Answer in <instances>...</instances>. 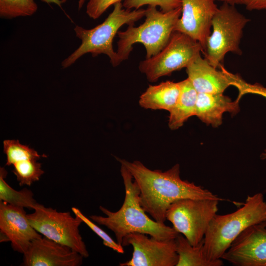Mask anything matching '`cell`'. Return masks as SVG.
<instances>
[{"instance_id":"cell-2","label":"cell","mask_w":266,"mask_h":266,"mask_svg":"<svg viewBox=\"0 0 266 266\" xmlns=\"http://www.w3.org/2000/svg\"><path fill=\"white\" fill-rule=\"evenodd\" d=\"M120 172L125 190L121 207L112 212L100 206V209L106 217L91 215V220L112 231L120 245L125 236L133 233L149 234L159 240L175 238L179 233L173 227L159 223L147 215L140 202L139 188L131 173L121 164Z\"/></svg>"},{"instance_id":"cell-22","label":"cell","mask_w":266,"mask_h":266,"mask_svg":"<svg viewBox=\"0 0 266 266\" xmlns=\"http://www.w3.org/2000/svg\"><path fill=\"white\" fill-rule=\"evenodd\" d=\"M3 152L6 156V165L9 166L27 159L39 160L45 155L38 154L34 149L28 145L22 144L18 140H4L3 142Z\"/></svg>"},{"instance_id":"cell-19","label":"cell","mask_w":266,"mask_h":266,"mask_svg":"<svg viewBox=\"0 0 266 266\" xmlns=\"http://www.w3.org/2000/svg\"><path fill=\"white\" fill-rule=\"evenodd\" d=\"M178 261L176 266H222V259L211 261L207 259L204 251V239L198 245L190 244L181 233L175 238Z\"/></svg>"},{"instance_id":"cell-9","label":"cell","mask_w":266,"mask_h":266,"mask_svg":"<svg viewBox=\"0 0 266 266\" xmlns=\"http://www.w3.org/2000/svg\"><path fill=\"white\" fill-rule=\"evenodd\" d=\"M34 212L27 214L33 228L42 236L66 245L81 255L89 256L85 244L79 233L82 220L77 215L73 217L69 212H59L38 203Z\"/></svg>"},{"instance_id":"cell-20","label":"cell","mask_w":266,"mask_h":266,"mask_svg":"<svg viewBox=\"0 0 266 266\" xmlns=\"http://www.w3.org/2000/svg\"><path fill=\"white\" fill-rule=\"evenodd\" d=\"M7 171L4 167L0 168V201L12 205L33 210L37 202L33 198V192L27 188L17 191L5 181Z\"/></svg>"},{"instance_id":"cell-16","label":"cell","mask_w":266,"mask_h":266,"mask_svg":"<svg viewBox=\"0 0 266 266\" xmlns=\"http://www.w3.org/2000/svg\"><path fill=\"white\" fill-rule=\"evenodd\" d=\"M239 111V101H232L223 93H198L195 116L213 127L220 126L225 112L236 114Z\"/></svg>"},{"instance_id":"cell-5","label":"cell","mask_w":266,"mask_h":266,"mask_svg":"<svg viewBox=\"0 0 266 266\" xmlns=\"http://www.w3.org/2000/svg\"><path fill=\"white\" fill-rule=\"evenodd\" d=\"M182 7L164 12L156 7L146 9L144 22L138 27L129 25L124 31H118L117 54L120 64L127 60L133 46L140 43L144 46L146 59L158 54L167 44L175 32L176 23L181 16Z\"/></svg>"},{"instance_id":"cell-30","label":"cell","mask_w":266,"mask_h":266,"mask_svg":"<svg viewBox=\"0 0 266 266\" xmlns=\"http://www.w3.org/2000/svg\"><path fill=\"white\" fill-rule=\"evenodd\" d=\"M41 1L48 4H55L60 7H62V4L66 2V0H40Z\"/></svg>"},{"instance_id":"cell-26","label":"cell","mask_w":266,"mask_h":266,"mask_svg":"<svg viewBox=\"0 0 266 266\" xmlns=\"http://www.w3.org/2000/svg\"><path fill=\"white\" fill-rule=\"evenodd\" d=\"M72 211L75 215L78 216L96 234L101 238L103 244L116 251L119 253L123 254L124 252L123 246L115 241L105 232L102 230L93 222L86 217L78 208L72 207Z\"/></svg>"},{"instance_id":"cell-6","label":"cell","mask_w":266,"mask_h":266,"mask_svg":"<svg viewBox=\"0 0 266 266\" xmlns=\"http://www.w3.org/2000/svg\"><path fill=\"white\" fill-rule=\"evenodd\" d=\"M249 21L233 5L223 3L218 7L212 20V30L204 50L205 58L212 66L220 67L228 53L242 54L240 43L243 29Z\"/></svg>"},{"instance_id":"cell-3","label":"cell","mask_w":266,"mask_h":266,"mask_svg":"<svg viewBox=\"0 0 266 266\" xmlns=\"http://www.w3.org/2000/svg\"><path fill=\"white\" fill-rule=\"evenodd\" d=\"M266 222V201L261 193L248 196L242 206L224 215L216 214L204 237V251L211 261L222 259L233 240L249 227Z\"/></svg>"},{"instance_id":"cell-14","label":"cell","mask_w":266,"mask_h":266,"mask_svg":"<svg viewBox=\"0 0 266 266\" xmlns=\"http://www.w3.org/2000/svg\"><path fill=\"white\" fill-rule=\"evenodd\" d=\"M24 266H78L83 256L70 247L45 236L34 239L23 254Z\"/></svg>"},{"instance_id":"cell-15","label":"cell","mask_w":266,"mask_h":266,"mask_svg":"<svg viewBox=\"0 0 266 266\" xmlns=\"http://www.w3.org/2000/svg\"><path fill=\"white\" fill-rule=\"evenodd\" d=\"M212 66L204 57L198 55L186 68L188 78L198 93H223L231 86L226 69Z\"/></svg>"},{"instance_id":"cell-7","label":"cell","mask_w":266,"mask_h":266,"mask_svg":"<svg viewBox=\"0 0 266 266\" xmlns=\"http://www.w3.org/2000/svg\"><path fill=\"white\" fill-rule=\"evenodd\" d=\"M219 201L211 199H180L169 206L166 219L177 233L196 246L203 239L211 221L217 214Z\"/></svg>"},{"instance_id":"cell-21","label":"cell","mask_w":266,"mask_h":266,"mask_svg":"<svg viewBox=\"0 0 266 266\" xmlns=\"http://www.w3.org/2000/svg\"><path fill=\"white\" fill-rule=\"evenodd\" d=\"M38 9L34 0H0V17L12 19L30 16Z\"/></svg>"},{"instance_id":"cell-24","label":"cell","mask_w":266,"mask_h":266,"mask_svg":"<svg viewBox=\"0 0 266 266\" xmlns=\"http://www.w3.org/2000/svg\"><path fill=\"white\" fill-rule=\"evenodd\" d=\"M226 73L230 79L231 86H234L238 90V95L236 99L238 101L242 96L248 94L258 95L266 98V87L258 83H248L238 74H233L227 70Z\"/></svg>"},{"instance_id":"cell-28","label":"cell","mask_w":266,"mask_h":266,"mask_svg":"<svg viewBox=\"0 0 266 266\" xmlns=\"http://www.w3.org/2000/svg\"><path fill=\"white\" fill-rule=\"evenodd\" d=\"M244 5L248 10H266V0H246Z\"/></svg>"},{"instance_id":"cell-23","label":"cell","mask_w":266,"mask_h":266,"mask_svg":"<svg viewBox=\"0 0 266 266\" xmlns=\"http://www.w3.org/2000/svg\"><path fill=\"white\" fill-rule=\"evenodd\" d=\"M37 160L27 159L18 162L13 165L12 171L17 178L20 186H31L34 182L39 180L44 173L41 164Z\"/></svg>"},{"instance_id":"cell-27","label":"cell","mask_w":266,"mask_h":266,"mask_svg":"<svg viewBox=\"0 0 266 266\" xmlns=\"http://www.w3.org/2000/svg\"><path fill=\"white\" fill-rule=\"evenodd\" d=\"M122 0H88L86 13L91 18H99L110 6Z\"/></svg>"},{"instance_id":"cell-8","label":"cell","mask_w":266,"mask_h":266,"mask_svg":"<svg viewBox=\"0 0 266 266\" xmlns=\"http://www.w3.org/2000/svg\"><path fill=\"white\" fill-rule=\"evenodd\" d=\"M203 48L188 35L175 31L167 44L158 54L139 63L138 68L151 82L186 68Z\"/></svg>"},{"instance_id":"cell-31","label":"cell","mask_w":266,"mask_h":266,"mask_svg":"<svg viewBox=\"0 0 266 266\" xmlns=\"http://www.w3.org/2000/svg\"><path fill=\"white\" fill-rule=\"evenodd\" d=\"M87 0H78V7L79 10L82 8L83 5Z\"/></svg>"},{"instance_id":"cell-18","label":"cell","mask_w":266,"mask_h":266,"mask_svg":"<svg viewBox=\"0 0 266 266\" xmlns=\"http://www.w3.org/2000/svg\"><path fill=\"white\" fill-rule=\"evenodd\" d=\"M179 82V96L176 104L169 112L168 126L172 130L182 127L190 117L196 114L198 93L188 78Z\"/></svg>"},{"instance_id":"cell-29","label":"cell","mask_w":266,"mask_h":266,"mask_svg":"<svg viewBox=\"0 0 266 266\" xmlns=\"http://www.w3.org/2000/svg\"><path fill=\"white\" fill-rule=\"evenodd\" d=\"M232 5L245 4L246 0H216Z\"/></svg>"},{"instance_id":"cell-25","label":"cell","mask_w":266,"mask_h":266,"mask_svg":"<svg viewBox=\"0 0 266 266\" xmlns=\"http://www.w3.org/2000/svg\"><path fill=\"white\" fill-rule=\"evenodd\" d=\"M123 7L128 9H138L145 5L159 6L161 11L166 12L181 7V0H124Z\"/></svg>"},{"instance_id":"cell-11","label":"cell","mask_w":266,"mask_h":266,"mask_svg":"<svg viewBox=\"0 0 266 266\" xmlns=\"http://www.w3.org/2000/svg\"><path fill=\"white\" fill-rule=\"evenodd\" d=\"M222 259L235 266H266V222L244 230Z\"/></svg>"},{"instance_id":"cell-10","label":"cell","mask_w":266,"mask_h":266,"mask_svg":"<svg viewBox=\"0 0 266 266\" xmlns=\"http://www.w3.org/2000/svg\"><path fill=\"white\" fill-rule=\"evenodd\" d=\"M122 245H132L133 250L132 258L120 266H176L178 261L175 238L159 240L133 233L123 238Z\"/></svg>"},{"instance_id":"cell-12","label":"cell","mask_w":266,"mask_h":266,"mask_svg":"<svg viewBox=\"0 0 266 266\" xmlns=\"http://www.w3.org/2000/svg\"><path fill=\"white\" fill-rule=\"evenodd\" d=\"M215 0H181V15L175 28V31L199 42L203 51L211 33L213 17L218 8Z\"/></svg>"},{"instance_id":"cell-17","label":"cell","mask_w":266,"mask_h":266,"mask_svg":"<svg viewBox=\"0 0 266 266\" xmlns=\"http://www.w3.org/2000/svg\"><path fill=\"white\" fill-rule=\"evenodd\" d=\"M180 91L179 82L166 81L149 85L140 96L139 104L145 109L169 112L177 101Z\"/></svg>"},{"instance_id":"cell-32","label":"cell","mask_w":266,"mask_h":266,"mask_svg":"<svg viewBox=\"0 0 266 266\" xmlns=\"http://www.w3.org/2000/svg\"><path fill=\"white\" fill-rule=\"evenodd\" d=\"M260 158L262 160H266V149L261 154Z\"/></svg>"},{"instance_id":"cell-13","label":"cell","mask_w":266,"mask_h":266,"mask_svg":"<svg viewBox=\"0 0 266 266\" xmlns=\"http://www.w3.org/2000/svg\"><path fill=\"white\" fill-rule=\"evenodd\" d=\"M0 242L10 241L13 249L24 254L34 239L42 235L30 224L24 208L0 201Z\"/></svg>"},{"instance_id":"cell-1","label":"cell","mask_w":266,"mask_h":266,"mask_svg":"<svg viewBox=\"0 0 266 266\" xmlns=\"http://www.w3.org/2000/svg\"><path fill=\"white\" fill-rule=\"evenodd\" d=\"M116 159L130 171L137 184L143 209L159 223L165 224L168 208L178 200L189 198L225 200L201 186L182 180L178 164L162 171L151 170L139 161L131 162L118 158Z\"/></svg>"},{"instance_id":"cell-4","label":"cell","mask_w":266,"mask_h":266,"mask_svg":"<svg viewBox=\"0 0 266 266\" xmlns=\"http://www.w3.org/2000/svg\"><path fill=\"white\" fill-rule=\"evenodd\" d=\"M146 9L130 10L125 8L121 2L114 5L113 11L100 24L91 29L76 26L74 29L76 36L81 41L80 46L62 62L63 68L69 67L87 53L93 57L99 54L107 55L113 66H118L116 51L113 47V39L119 29L123 25H134L145 17Z\"/></svg>"}]
</instances>
